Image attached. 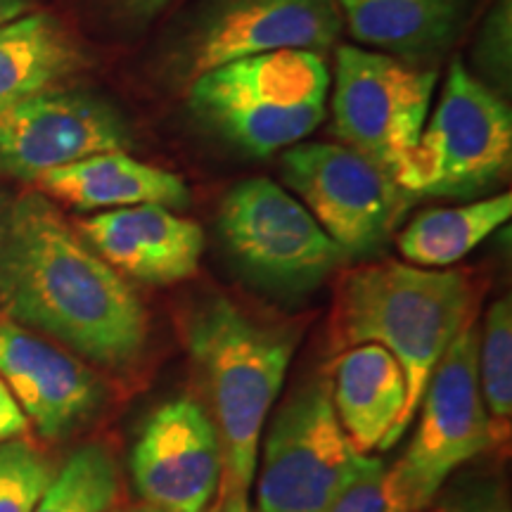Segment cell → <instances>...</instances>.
Returning <instances> with one entry per match:
<instances>
[{"label": "cell", "mask_w": 512, "mask_h": 512, "mask_svg": "<svg viewBox=\"0 0 512 512\" xmlns=\"http://www.w3.org/2000/svg\"><path fill=\"white\" fill-rule=\"evenodd\" d=\"M0 318L110 370L138 366L147 311L43 192L0 209Z\"/></svg>", "instance_id": "1"}, {"label": "cell", "mask_w": 512, "mask_h": 512, "mask_svg": "<svg viewBox=\"0 0 512 512\" xmlns=\"http://www.w3.org/2000/svg\"><path fill=\"white\" fill-rule=\"evenodd\" d=\"M479 285L465 271L406 264H368L337 280L330 313V347L347 351L380 344L406 377V403L389 446L418 413L427 382L453 339L477 320Z\"/></svg>", "instance_id": "2"}, {"label": "cell", "mask_w": 512, "mask_h": 512, "mask_svg": "<svg viewBox=\"0 0 512 512\" xmlns=\"http://www.w3.org/2000/svg\"><path fill=\"white\" fill-rule=\"evenodd\" d=\"M185 339L221 437V501L247 496L261 432L285 382L297 337L252 318L228 297H211L190 313Z\"/></svg>", "instance_id": "3"}, {"label": "cell", "mask_w": 512, "mask_h": 512, "mask_svg": "<svg viewBox=\"0 0 512 512\" xmlns=\"http://www.w3.org/2000/svg\"><path fill=\"white\" fill-rule=\"evenodd\" d=\"M330 67L316 50H273L188 83L190 112L230 145L268 157L297 145L328 114Z\"/></svg>", "instance_id": "4"}, {"label": "cell", "mask_w": 512, "mask_h": 512, "mask_svg": "<svg viewBox=\"0 0 512 512\" xmlns=\"http://www.w3.org/2000/svg\"><path fill=\"white\" fill-rule=\"evenodd\" d=\"M434 86L437 69L366 48H337L332 88L335 136L373 159L408 192Z\"/></svg>", "instance_id": "5"}, {"label": "cell", "mask_w": 512, "mask_h": 512, "mask_svg": "<svg viewBox=\"0 0 512 512\" xmlns=\"http://www.w3.org/2000/svg\"><path fill=\"white\" fill-rule=\"evenodd\" d=\"M223 245L240 271L273 292L302 294L349 256L302 202L271 178H247L221 202Z\"/></svg>", "instance_id": "6"}, {"label": "cell", "mask_w": 512, "mask_h": 512, "mask_svg": "<svg viewBox=\"0 0 512 512\" xmlns=\"http://www.w3.org/2000/svg\"><path fill=\"white\" fill-rule=\"evenodd\" d=\"M512 114L501 95L453 62L413 157V197H477L508 174Z\"/></svg>", "instance_id": "7"}, {"label": "cell", "mask_w": 512, "mask_h": 512, "mask_svg": "<svg viewBox=\"0 0 512 512\" xmlns=\"http://www.w3.org/2000/svg\"><path fill=\"white\" fill-rule=\"evenodd\" d=\"M361 460L337 420L330 377H311L287 396L268 430L256 484L259 512H323Z\"/></svg>", "instance_id": "8"}, {"label": "cell", "mask_w": 512, "mask_h": 512, "mask_svg": "<svg viewBox=\"0 0 512 512\" xmlns=\"http://www.w3.org/2000/svg\"><path fill=\"white\" fill-rule=\"evenodd\" d=\"M477 320L453 339L422 394L411 444L389 475L411 512L425 510L456 467L496 444L477 377Z\"/></svg>", "instance_id": "9"}, {"label": "cell", "mask_w": 512, "mask_h": 512, "mask_svg": "<svg viewBox=\"0 0 512 512\" xmlns=\"http://www.w3.org/2000/svg\"><path fill=\"white\" fill-rule=\"evenodd\" d=\"M337 0H204L178 31L169 69L188 86L211 69L273 50H328L342 34Z\"/></svg>", "instance_id": "10"}, {"label": "cell", "mask_w": 512, "mask_h": 512, "mask_svg": "<svg viewBox=\"0 0 512 512\" xmlns=\"http://www.w3.org/2000/svg\"><path fill=\"white\" fill-rule=\"evenodd\" d=\"M283 176L349 259L380 252L415 200L382 166L347 145H292L283 155Z\"/></svg>", "instance_id": "11"}, {"label": "cell", "mask_w": 512, "mask_h": 512, "mask_svg": "<svg viewBox=\"0 0 512 512\" xmlns=\"http://www.w3.org/2000/svg\"><path fill=\"white\" fill-rule=\"evenodd\" d=\"M131 147L124 114L88 91L48 88L0 110V169L19 181L36 183L48 171Z\"/></svg>", "instance_id": "12"}, {"label": "cell", "mask_w": 512, "mask_h": 512, "mask_svg": "<svg viewBox=\"0 0 512 512\" xmlns=\"http://www.w3.org/2000/svg\"><path fill=\"white\" fill-rule=\"evenodd\" d=\"M131 475L145 505L207 512L223 482V446L207 408L190 396L159 406L133 446Z\"/></svg>", "instance_id": "13"}, {"label": "cell", "mask_w": 512, "mask_h": 512, "mask_svg": "<svg viewBox=\"0 0 512 512\" xmlns=\"http://www.w3.org/2000/svg\"><path fill=\"white\" fill-rule=\"evenodd\" d=\"M0 380L43 439H62L91 420L105 384L79 358L0 318Z\"/></svg>", "instance_id": "14"}, {"label": "cell", "mask_w": 512, "mask_h": 512, "mask_svg": "<svg viewBox=\"0 0 512 512\" xmlns=\"http://www.w3.org/2000/svg\"><path fill=\"white\" fill-rule=\"evenodd\" d=\"M81 238L114 271L147 285H174L200 268L204 230L162 204L110 209L79 223Z\"/></svg>", "instance_id": "15"}, {"label": "cell", "mask_w": 512, "mask_h": 512, "mask_svg": "<svg viewBox=\"0 0 512 512\" xmlns=\"http://www.w3.org/2000/svg\"><path fill=\"white\" fill-rule=\"evenodd\" d=\"M337 5L358 43L425 67L453 48L475 0H337Z\"/></svg>", "instance_id": "16"}, {"label": "cell", "mask_w": 512, "mask_h": 512, "mask_svg": "<svg viewBox=\"0 0 512 512\" xmlns=\"http://www.w3.org/2000/svg\"><path fill=\"white\" fill-rule=\"evenodd\" d=\"M330 389L339 425L356 453L387 451L406 403L399 361L380 344H358L332 363Z\"/></svg>", "instance_id": "17"}, {"label": "cell", "mask_w": 512, "mask_h": 512, "mask_svg": "<svg viewBox=\"0 0 512 512\" xmlns=\"http://www.w3.org/2000/svg\"><path fill=\"white\" fill-rule=\"evenodd\" d=\"M36 185L46 197L81 211H110L140 204L183 209L190 204V190L183 178L140 162L128 152H102L86 157L76 164L48 171L38 178Z\"/></svg>", "instance_id": "18"}, {"label": "cell", "mask_w": 512, "mask_h": 512, "mask_svg": "<svg viewBox=\"0 0 512 512\" xmlns=\"http://www.w3.org/2000/svg\"><path fill=\"white\" fill-rule=\"evenodd\" d=\"M86 64L83 48L50 12L31 10L0 24V110L57 88Z\"/></svg>", "instance_id": "19"}, {"label": "cell", "mask_w": 512, "mask_h": 512, "mask_svg": "<svg viewBox=\"0 0 512 512\" xmlns=\"http://www.w3.org/2000/svg\"><path fill=\"white\" fill-rule=\"evenodd\" d=\"M512 216V192L486 197L463 207L427 209L396 238L403 259L420 268H446L505 226Z\"/></svg>", "instance_id": "20"}, {"label": "cell", "mask_w": 512, "mask_h": 512, "mask_svg": "<svg viewBox=\"0 0 512 512\" xmlns=\"http://www.w3.org/2000/svg\"><path fill=\"white\" fill-rule=\"evenodd\" d=\"M119 496V467L100 444H86L55 472L31 512H110Z\"/></svg>", "instance_id": "21"}, {"label": "cell", "mask_w": 512, "mask_h": 512, "mask_svg": "<svg viewBox=\"0 0 512 512\" xmlns=\"http://www.w3.org/2000/svg\"><path fill=\"white\" fill-rule=\"evenodd\" d=\"M479 392L489 415L494 441L510 437L512 422V304L498 299L486 311L477 347Z\"/></svg>", "instance_id": "22"}, {"label": "cell", "mask_w": 512, "mask_h": 512, "mask_svg": "<svg viewBox=\"0 0 512 512\" xmlns=\"http://www.w3.org/2000/svg\"><path fill=\"white\" fill-rule=\"evenodd\" d=\"M53 477L55 465L31 441H0V512H31Z\"/></svg>", "instance_id": "23"}, {"label": "cell", "mask_w": 512, "mask_h": 512, "mask_svg": "<svg viewBox=\"0 0 512 512\" xmlns=\"http://www.w3.org/2000/svg\"><path fill=\"white\" fill-rule=\"evenodd\" d=\"M323 512H411L380 458L363 456L356 475L349 479Z\"/></svg>", "instance_id": "24"}, {"label": "cell", "mask_w": 512, "mask_h": 512, "mask_svg": "<svg viewBox=\"0 0 512 512\" xmlns=\"http://www.w3.org/2000/svg\"><path fill=\"white\" fill-rule=\"evenodd\" d=\"M512 0H496L489 15L484 19L482 34H479L475 60L479 69L494 81L498 91H510V64H512Z\"/></svg>", "instance_id": "25"}, {"label": "cell", "mask_w": 512, "mask_h": 512, "mask_svg": "<svg viewBox=\"0 0 512 512\" xmlns=\"http://www.w3.org/2000/svg\"><path fill=\"white\" fill-rule=\"evenodd\" d=\"M444 512H512V508L503 484L479 482L458 491Z\"/></svg>", "instance_id": "26"}, {"label": "cell", "mask_w": 512, "mask_h": 512, "mask_svg": "<svg viewBox=\"0 0 512 512\" xmlns=\"http://www.w3.org/2000/svg\"><path fill=\"white\" fill-rule=\"evenodd\" d=\"M29 420L24 415L15 396L8 389V384L0 380V441L17 439L19 434L27 432Z\"/></svg>", "instance_id": "27"}, {"label": "cell", "mask_w": 512, "mask_h": 512, "mask_svg": "<svg viewBox=\"0 0 512 512\" xmlns=\"http://www.w3.org/2000/svg\"><path fill=\"white\" fill-rule=\"evenodd\" d=\"M117 3L126 15L136 17L140 22H147V19L157 17L159 12L169 8L171 0H117Z\"/></svg>", "instance_id": "28"}, {"label": "cell", "mask_w": 512, "mask_h": 512, "mask_svg": "<svg viewBox=\"0 0 512 512\" xmlns=\"http://www.w3.org/2000/svg\"><path fill=\"white\" fill-rule=\"evenodd\" d=\"M34 10V0H0V24L27 15Z\"/></svg>", "instance_id": "29"}, {"label": "cell", "mask_w": 512, "mask_h": 512, "mask_svg": "<svg viewBox=\"0 0 512 512\" xmlns=\"http://www.w3.org/2000/svg\"><path fill=\"white\" fill-rule=\"evenodd\" d=\"M219 512H252V508H249V498L247 496L233 494V496L223 498Z\"/></svg>", "instance_id": "30"}, {"label": "cell", "mask_w": 512, "mask_h": 512, "mask_svg": "<svg viewBox=\"0 0 512 512\" xmlns=\"http://www.w3.org/2000/svg\"><path fill=\"white\" fill-rule=\"evenodd\" d=\"M126 512H164V510H157V508H152V505H136V508H131V510H126Z\"/></svg>", "instance_id": "31"}, {"label": "cell", "mask_w": 512, "mask_h": 512, "mask_svg": "<svg viewBox=\"0 0 512 512\" xmlns=\"http://www.w3.org/2000/svg\"><path fill=\"white\" fill-rule=\"evenodd\" d=\"M437 512H444V510H437Z\"/></svg>", "instance_id": "32"}]
</instances>
